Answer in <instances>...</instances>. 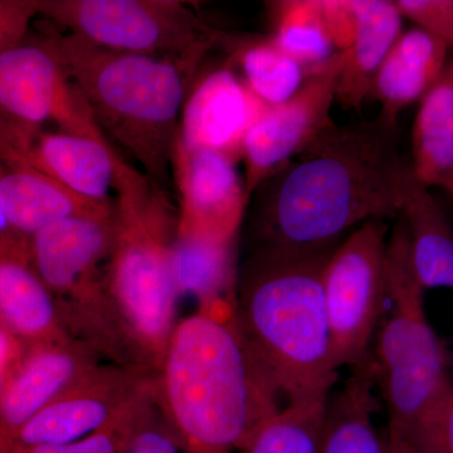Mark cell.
Segmentation results:
<instances>
[{"instance_id":"obj_26","label":"cell","mask_w":453,"mask_h":453,"mask_svg":"<svg viewBox=\"0 0 453 453\" xmlns=\"http://www.w3.org/2000/svg\"><path fill=\"white\" fill-rule=\"evenodd\" d=\"M237 64L244 85L268 107L280 105L294 96L309 73L271 37L240 47Z\"/></svg>"},{"instance_id":"obj_14","label":"cell","mask_w":453,"mask_h":453,"mask_svg":"<svg viewBox=\"0 0 453 453\" xmlns=\"http://www.w3.org/2000/svg\"><path fill=\"white\" fill-rule=\"evenodd\" d=\"M115 211L57 220L29 238V257L59 308L91 299L103 288L111 252Z\"/></svg>"},{"instance_id":"obj_1","label":"cell","mask_w":453,"mask_h":453,"mask_svg":"<svg viewBox=\"0 0 453 453\" xmlns=\"http://www.w3.org/2000/svg\"><path fill=\"white\" fill-rule=\"evenodd\" d=\"M395 127L380 116L334 124L265 181L259 250L332 249L350 229L401 217L408 165L399 155Z\"/></svg>"},{"instance_id":"obj_28","label":"cell","mask_w":453,"mask_h":453,"mask_svg":"<svg viewBox=\"0 0 453 453\" xmlns=\"http://www.w3.org/2000/svg\"><path fill=\"white\" fill-rule=\"evenodd\" d=\"M154 395L155 380L150 389L146 390L144 395H140L113 421L81 440L58 446L26 447V449L18 447L12 453H125Z\"/></svg>"},{"instance_id":"obj_29","label":"cell","mask_w":453,"mask_h":453,"mask_svg":"<svg viewBox=\"0 0 453 453\" xmlns=\"http://www.w3.org/2000/svg\"><path fill=\"white\" fill-rule=\"evenodd\" d=\"M403 442L418 453H453V377L414 422Z\"/></svg>"},{"instance_id":"obj_23","label":"cell","mask_w":453,"mask_h":453,"mask_svg":"<svg viewBox=\"0 0 453 453\" xmlns=\"http://www.w3.org/2000/svg\"><path fill=\"white\" fill-rule=\"evenodd\" d=\"M368 365L353 369V375L325 407L321 453H388L387 438L374 425L375 399Z\"/></svg>"},{"instance_id":"obj_13","label":"cell","mask_w":453,"mask_h":453,"mask_svg":"<svg viewBox=\"0 0 453 453\" xmlns=\"http://www.w3.org/2000/svg\"><path fill=\"white\" fill-rule=\"evenodd\" d=\"M235 163L228 155L187 148L178 140L173 162L178 234L234 243L250 201Z\"/></svg>"},{"instance_id":"obj_4","label":"cell","mask_w":453,"mask_h":453,"mask_svg":"<svg viewBox=\"0 0 453 453\" xmlns=\"http://www.w3.org/2000/svg\"><path fill=\"white\" fill-rule=\"evenodd\" d=\"M115 231L104 267L107 324L119 365L157 372L174 332L178 211L169 193L116 150Z\"/></svg>"},{"instance_id":"obj_8","label":"cell","mask_w":453,"mask_h":453,"mask_svg":"<svg viewBox=\"0 0 453 453\" xmlns=\"http://www.w3.org/2000/svg\"><path fill=\"white\" fill-rule=\"evenodd\" d=\"M388 229L371 220L334 249L324 270V297L336 369L368 359L386 303Z\"/></svg>"},{"instance_id":"obj_3","label":"cell","mask_w":453,"mask_h":453,"mask_svg":"<svg viewBox=\"0 0 453 453\" xmlns=\"http://www.w3.org/2000/svg\"><path fill=\"white\" fill-rule=\"evenodd\" d=\"M333 251L258 250L238 279L241 332L286 404L326 403L338 378L324 297Z\"/></svg>"},{"instance_id":"obj_19","label":"cell","mask_w":453,"mask_h":453,"mask_svg":"<svg viewBox=\"0 0 453 453\" xmlns=\"http://www.w3.org/2000/svg\"><path fill=\"white\" fill-rule=\"evenodd\" d=\"M447 52L442 42L422 29L399 35L375 74L369 95L380 104L384 121L396 125L402 110L426 96L445 71Z\"/></svg>"},{"instance_id":"obj_20","label":"cell","mask_w":453,"mask_h":453,"mask_svg":"<svg viewBox=\"0 0 453 453\" xmlns=\"http://www.w3.org/2000/svg\"><path fill=\"white\" fill-rule=\"evenodd\" d=\"M357 7L356 35L342 52L336 101L345 109L360 111L380 65L403 33V16L395 2L388 0H357Z\"/></svg>"},{"instance_id":"obj_15","label":"cell","mask_w":453,"mask_h":453,"mask_svg":"<svg viewBox=\"0 0 453 453\" xmlns=\"http://www.w3.org/2000/svg\"><path fill=\"white\" fill-rule=\"evenodd\" d=\"M98 365L100 356L81 340L28 347L0 399V453L13 452L20 429Z\"/></svg>"},{"instance_id":"obj_7","label":"cell","mask_w":453,"mask_h":453,"mask_svg":"<svg viewBox=\"0 0 453 453\" xmlns=\"http://www.w3.org/2000/svg\"><path fill=\"white\" fill-rule=\"evenodd\" d=\"M38 16L104 49L202 62L222 41L179 0H35Z\"/></svg>"},{"instance_id":"obj_36","label":"cell","mask_w":453,"mask_h":453,"mask_svg":"<svg viewBox=\"0 0 453 453\" xmlns=\"http://www.w3.org/2000/svg\"><path fill=\"white\" fill-rule=\"evenodd\" d=\"M387 443H388V453H418L403 442H392L387 440Z\"/></svg>"},{"instance_id":"obj_24","label":"cell","mask_w":453,"mask_h":453,"mask_svg":"<svg viewBox=\"0 0 453 453\" xmlns=\"http://www.w3.org/2000/svg\"><path fill=\"white\" fill-rule=\"evenodd\" d=\"M172 264L179 297L192 295L199 310L235 303L234 243H214L177 232Z\"/></svg>"},{"instance_id":"obj_10","label":"cell","mask_w":453,"mask_h":453,"mask_svg":"<svg viewBox=\"0 0 453 453\" xmlns=\"http://www.w3.org/2000/svg\"><path fill=\"white\" fill-rule=\"evenodd\" d=\"M0 112L31 127L105 138L47 40L0 52Z\"/></svg>"},{"instance_id":"obj_11","label":"cell","mask_w":453,"mask_h":453,"mask_svg":"<svg viewBox=\"0 0 453 453\" xmlns=\"http://www.w3.org/2000/svg\"><path fill=\"white\" fill-rule=\"evenodd\" d=\"M154 380L153 369L101 363L33 417L18 434L14 449L81 440L113 421L150 389Z\"/></svg>"},{"instance_id":"obj_33","label":"cell","mask_w":453,"mask_h":453,"mask_svg":"<svg viewBox=\"0 0 453 453\" xmlns=\"http://www.w3.org/2000/svg\"><path fill=\"white\" fill-rule=\"evenodd\" d=\"M325 19L338 52L350 46L357 25V0H323Z\"/></svg>"},{"instance_id":"obj_9","label":"cell","mask_w":453,"mask_h":453,"mask_svg":"<svg viewBox=\"0 0 453 453\" xmlns=\"http://www.w3.org/2000/svg\"><path fill=\"white\" fill-rule=\"evenodd\" d=\"M342 58V52L336 53L310 70L299 91L285 103L267 107L247 134L241 159L249 198L335 124L330 112L336 101Z\"/></svg>"},{"instance_id":"obj_34","label":"cell","mask_w":453,"mask_h":453,"mask_svg":"<svg viewBox=\"0 0 453 453\" xmlns=\"http://www.w3.org/2000/svg\"><path fill=\"white\" fill-rule=\"evenodd\" d=\"M28 350L25 342L0 324V399Z\"/></svg>"},{"instance_id":"obj_18","label":"cell","mask_w":453,"mask_h":453,"mask_svg":"<svg viewBox=\"0 0 453 453\" xmlns=\"http://www.w3.org/2000/svg\"><path fill=\"white\" fill-rule=\"evenodd\" d=\"M0 208L18 234L29 240L57 220L111 213L115 203L88 201L37 170L0 160Z\"/></svg>"},{"instance_id":"obj_5","label":"cell","mask_w":453,"mask_h":453,"mask_svg":"<svg viewBox=\"0 0 453 453\" xmlns=\"http://www.w3.org/2000/svg\"><path fill=\"white\" fill-rule=\"evenodd\" d=\"M47 42L103 135L169 193L181 112L201 62L118 52L70 33Z\"/></svg>"},{"instance_id":"obj_16","label":"cell","mask_w":453,"mask_h":453,"mask_svg":"<svg viewBox=\"0 0 453 453\" xmlns=\"http://www.w3.org/2000/svg\"><path fill=\"white\" fill-rule=\"evenodd\" d=\"M267 107L232 68H217L190 88L181 112L179 142L187 148L241 159L247 134Z\"/></svg>"},{"instance_id":"obj_2","label":"cell","mask_w":453,"mask_h":453,"mask_svg":"<svg viewBox=\"0 0 453 453\" xmlns=\"http://www.w3.org/2000/svg\"><path fill=\"white\" fill-rule=\"evenodd\" d=\"M155 395L184 453L240 452L253 429L282 408L232 303L175 325L155 372Z\"/></svg>"},{"instance_id":"obj_21","label":"cell","mask_w":453,"mask_h":453,"mask_svg":"<svg viewBox=\"0 0 453 453\" xmlns=\"http://www.w3.org/2000/svg\"><path fill=\"white\" fill-rule=\"evenodd\" d=\"M401 219L407 226L411 255L422 288L453 290V229L427 187L413 177L408 165ZM453 366V350L449 353Z\"/></svg>"},{"instance_id":"obj_22","label":"cell","mask_w":453,"mask_h":453,"mask_svg":"<svg viewBox=\"0 0 453 453\" xmlns=\"http://www.w3.org/2000/svg\"><path fill=\"white\" fill-rule=\"evenodd\" d=\"M413 177L453 198V61L421 100L412 129Z\"/></svg>"},{"instance_id":"obj_25","label":"cell","mask_w":453,"mask_h":453,"mask_svg":"<svg viewBox=\"0 0 453 453\" xmlns=\"http://www.w3.org/2000/svg\"><path fill=\"white\" fill-rule=\"evenodd\" d=\"M275 8V32L271 38L306 70L339 53L325 19L323 0H290Z\"/></svg>"},{"instance_id":"obj_12","label":"cell","mask_w":453,"mask_h":453,"mask_svg":"<svg viewBox=\"0 0 453 453\" xmlns=\"http://www.w3.org/2000/svg\"><path fill=\"white\" fill-rule=\"evenodd\" d=\"M116 148L106 138L47 131L0 112V160L37 170L94 202H111Z\"/></svg>"},{"instance_id":"obj_32","label":"cell","mask_w":453,"mask_h":453,"mask_svg":"<svg viewBox=\"0 0 453 453\" xmlns=\"http://www.w3.org/2000/svg\"><path fill=\"white\" fill-rule=\"evenodd\" d=\"M37 16L35 0H0V52L25 41Z\"/></svg>"},{"instance_id":"obj_6","label":"cell","mask_w":453,"mask_h":453,"mask_svg":"<svg viewBox=\"0 0 453 453\" xmlns=\"http://www.w3.org/2000/svg\"><path fill=\"white\" fill-rule=\"evenodd\" d=\"M365 363L388 414V441L403 440L451 377L449 353L426 315L403 220L388 238L386 303Z\"/></svg>"},{"instance_id":"obj_27","label":"cell","mask_w":453,"mask_h":453,"mask_svg":"<svg viewBox=\"0 0 453 453\" xmlns=\"http://www.w3.org/2000/svg\"><path fill=\"white\" fill-rule=\"evenodd\" d=\"M325 407L285 404L253 429L240 453H321Z\"/></svg>"},{"instance_id":"obj_35","label":"cell","mask_w":453,"mask_h":453,"mask_svg":"<svg viewBox=\"0 0 453 453\" xmlns=\"http://www.w3.org/2000/svg\"><path fill=\"white\" fill-rule=\"evenodd\" d=\"M28 244V238L18 234L16 229L8 222V219H5L4 213L0 208V252L22 249V247H27Z\"/></svg>"},{"instance_id":"obj_30","label":"cell","mask_w":453,"mask_h":453,"mask_svg":"<svg viewBox=\"0 0 453 453\" xmlns=\"http://www.w3.org/2000/svg\"><path fill=\"white\" fill-rule=\"evenodd\" d=\"M125 453H184L157 395L146 408Z\"/></svg>"},{"instance_id":"obj_17","label":"cell","mask_w":453,"mask_h":453,"mask_svg":"<svg viewBox=\"0 0 453 453\" xmlns=\"http://www.w3.org/2000/svg\"><path fill=\"white\" fill-rule=\"evenodd\" d=\"M0 324L27 347L73 338L56 297L32 266L29 244L0 252Z\"/></svg>"},{"instance_id":"obj_31","label":"cell","mask_w":453,"mask_h":453,"mask_svg":"<svg viewBox=\"0 0 453 453\" xmlns=\"http://www.w3.org/2000/svg\"><path fill=\"white\" fill-rule=\"evenodd\" d=\"M395 4L417 28L453 49V0H398Z\"/></svg>"}]
</instances>
